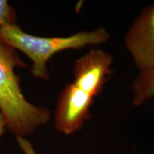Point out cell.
<instances>
[{"mask_svg": "<svg viewBox=\"0 0 154 154\" xmlns=\"http://www.w3.org/2000/svg\"><path fill=\"white\" fill-rule=\"evenodd\" d=\"M132 103L139 106L154 98V68L140 72L131 84Z\"/></svg>", "mask_w": 154, "mask_h": 154, "instance_id": "obj_6", "label": "cell"}, {"mask_svg": "<svg viewBox=\"0 0 154 154\" xmlns=\"http://www.w3.org/2000/svg\"><path fill=\"white\" fill-rule=\"evenodd\" d=\"M17 50L0 42V112L16 136L32 134L51 119V111L29 102L22 92L16 67H26Z\"/></svg>", "mask_w": 154, "mask_h": 154, "instance_id": "obj_1", "label": "cell"}, {"mask_svg": "<svg viewBox=\"0 0 154 154\" xmlns=\"http://www.w3.org/2000/svg\"><path fill=\"white\" fill-rule=\"evenodd\" d=\"M17 140L24 154H36L32 144L24 138V137L17 136Z\"/></svg>", "mask_w": 154, "mask_h": 154, "instance_id": "obj_8", "label": "cell"}, {"mask_svg": "<svg viewBox=\"0 0 154 154\" xmlns=\"http://www.w3.org/2000/svg\"><path fill=\"white\" fill-rule=\"evenodd\" d=\"M124 42L140 72L154 68V5L144 8L135 19Z\"/></svg>", "mask_w": 154, "mask_h": 154, "instance_id": "obj_4", "label": "cell"}, {"mask_svg": "<svg viewBox=\"0 0 154 154\" xmlns=\"http://www.w3.org/2000/svg\"><path fill=\"white\" fill-rule=\"evenodd\" d=\"M17 24V13L6 0H0V29Z\"/></svg>", "mask_w": 154, "mask_h": 154, "instance_id": "obj_7", "label": "cell"}, {"mask_svg": "<svg viewBox=\"0 0 154 154\" xmlns=\"http://www.w3.org/2000/svg\"><path fill=\"white\" fill-rule=\"evenodd\" d=\"M110 39V34L103 26L92 31H83L68 36L44 37L24 32L18 25L0 29V42L24 54L33 63L31 73L35 79H49L47 62L61 51L80 49L97 46Z\"/></svg>", "mask_w": 154, "mask_h": 154, "instance_id": "obj_2", "label": "cell"}, {"mask_svg": "<svg viewBox=\"0 0 154 154\" xmlns=\"http://www.w3.org/2000/svg\"><path fill=\"white\" fill-rule=\"evenodd\" d=\"M94 99L73 82L66 84L59 94L55 110V126L58 131L68 136L79 131L91 118Z\"/></svg>", "mask_w": 154, "mask_h": 154, "instance_id": "obj_3", "label": "cell"}, {"mask_svg": "<svg viewBox=\"0 0 154 154\" xmlns=\"http://www.w3.org/2000/svg\"><path fill=\"white\" fill-rule=\"evenodd\" d=\"M5 128H7V122L4 115L0 112V138L2 137L5 131Z\"/></svg>", "mask_w": 154, "mask_h": 154, "instance_id": "obj_9", "label": "cell"}, {"mask_svg": "<svg viewBox=\"0 0 154 154\" xmlns=\"http://www.w3.org/2000/svg\"><path fill=\"white\" fill-rule=\"evenodd\" d=\"M113 57L102 49L90 50L75 61L73 83L92 97L103 91L108 76L113 73L111 69Z\"/></svg>", "mask_w": 154, "mask_h": 154, "instance_id": "obj_5", "label": "cell"}]
</instances>
